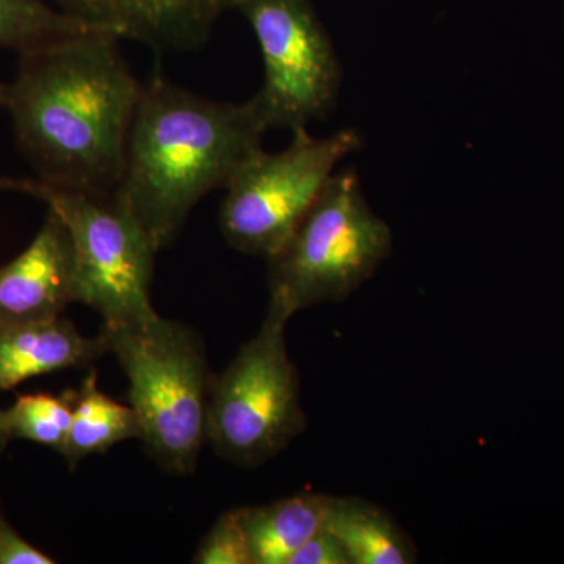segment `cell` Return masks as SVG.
Returning <instances> with one entry per match:
<instances>
[{"label": "cell", "mask_w": 564, "mask_h": 564, "mask_svg": "<svg viewBox=\"0 0 564 564\" xmlns=\"http://www.w3.org/2000/svg\"><path fill=\"white\" fill-rule=\"evenodd\" d=\"M120 40L91 32L20 55L2 107L39 180L77 191H117L143 90Z\"/></svg>", "instance_id": "6da1fadb"}, {"label": "cell", "mask_w": 564, "mask_h": 564, "mask_svg": "<svg viewBox=\"0 0 564 564\" xmlns=\"http://www.w3.org/2000/svg\"><path fill=\"white\" fill-rule=\"evenodd\" d=\"M270 131L254 96L203 98L158 74L143 84L117 195L161 251L207 193L225 188Z\"/></svg>", "instance_id": "7a4b0ae2"}, {"label": "cell", "mask_w": 564, "mask_h": 564, "mask_svg": "<svg viewBox=\"0 0 564 564\" xmlns=\"http://www.w3.org/2000/svg\"><path fill=\"white\" fill-rule=\"evenodd\" d=\"M101 334L128 377L129 404L152 458L169 473L192 474L207 443L212 383L198 334L159 314L102 323Z\"/></svg>", "instance_id": "3957f363"}, {"label": "cell", "mask_w": 564, "mask_h": 564, "mask_svg": "<svg viewBox=\"0 0 564 564\" xmlns=\"http://www.w3.org/2000/svg\"><path fill=\"white\" fill-rule=\"evenodd\" d=\"M392 231L378 217L355 170L336 172L269 262L270 303L291 317L323 303H340L380 270Z\"/></svg>", "instance_id": "277c9868"}, {"label": "cell", "mask_w": 564, "mask_h": 564, "mask_svg": "<svg viewBox=\"0 0 564 564\" xmlns=\"http://www.w3.org/2000/svg\"><path fill=\"white\" fill-rule=\"evenodd\" d=\"M0 191L40 199L68 229L76 258V303L102 323L155 315L151 281L158 248L117 192L77 191L29 177L0 176Z\"/></svg>", "instance_id": "5b68a950"}, {"label": "cell", "mask_w": 564, "mask_h": 564, "mask_svg": "<svg viewBox=\"0 0 564 564\" xmlns=\"http://www.w3.org/2000/svg\"><path fill=\"white\" fill-rule=\"evenodd\" d=\"M291 318L269 303L256 336L212 377L207 443L226 462L261 466L306 430L299 369L285 344Z\"/></svg>", "instance_id": "8992f818"}, {"label": "cell", "mask_w": 564, "mask_h": 564, "mask_svg": "<svg viewBox=\"0 0 564 564\" xmlns=\"http://www.w3.org/2000/svg\"><path fill=\"white\" fill-rule=\"evenodd\" d=\"M281 152H252L226 185L220 226L234 250L272 258L321 196L336 166L358 151L361 133L344 129L315 139L293 131Z\"/></svg>", "instance_id": "52a82bcc"}, {"label": "cell", "mask_w": 564, "mask_h": 564, "mask_svg": "<svg viewBox=\"0 0 564 564\" xmlns=\"http://www.w3.org/2000/svg\"><path fill=\"white\" fill-rule=\"evenodd\" d=\"M262 52L254 96L269 129H304L332 111L343 66L311 0H237Z\"/></svg>", "instance_id": "ba28073f"}, {"label": "cell", "mask_w": 564, "mask_h": 564, "mask_svg": "<svg viewBox=\"0 0 564 564\" xmlns=\"http://www.w3.org/2000/svg\"><path fill=\"white\" fill-rule=\"evenodd\" d=\"M77 20L155 51L198 50L237 0H47Z\"/></svg>", "instance_id": "9c48e42d"}, {"label": "cell", "mask_w": 564, "mask_h": 564, "mask_svg": "<svg viewBox=\"0 0 564 564\" xmlns=\"http://www.w3.org/2000/svg\"><path fill=\"white\" fill-rule=\"evenodd\" d=\"M70 303H76L73 242L50 210L31 245L0 267V325L54 321Z\"/></svg>", "instance_id": "30bf717a"}, {"label": "cell", "mask_w": 564, "mask_h": 564, "mask_svg": "<svg viewBox=\"0 0 564 564\" xmlns=\"http://www.w3.org/2000/svg\"><path fill=\"white\" fill-rule=\"evenodd\" d=\"M109 352L101 333L85 337L66 318L0 325V391L40 375L90 367Z\"/></svg>", "instance_id": "8fae6325"}, {"label": "cell", "mask_w": 564, "mask_h": 564, "mask_svg": "<svg viewBox=\"0 0 564 564\" xmlns=\"http://www.w3.org/2000/svg\"><path fill=\"white\" fill-rule=\"evenodd\" d=\"M332 496L302 492L259 507L240 508L252 564H288L326 524Z\"/></svg>", "instance_id": "7c38bea8"}, {"label": "cell", "mask_w": 564, "mask_h": 564, "mask_svg": "<svg viewBox=\"0 0 564 564\" xmlns=\"http://www.w3.org/2000/svg\"><path fill=\"white\" fill-rule=\"evenodd\" d=\"M326 529L344 545L351 564H411L417 554L406 533L377 505L333 497Z\"/></svg>", "instance_id": "4fadbf2b"}, {"label": "cell", "mask_w": 564, "mask_h": 564, "mask_svg": "<svg viewBox=\"0 0 564 564\" xmlns=\"http://www.w3.org/2000/svg\"><path fill=\"white\" fill-rule=\"evenodd\" d=\"M141 440L139 417L131 404L118 403L99 389L93 370L82 380L74 399L73 422L62 456L70 469L88 456L106 454L124 441Z\"/></svg>", "instance_id": "5bb4252c"}, {"label": "cell", "mask_w": 564, "mask_h": 564, "mask_svg": "<svg viewBox=\"0 0 564 564\" xmlns=\"http://www.w3.org/2000/svg\"><path fill=\"white\" fill-rule=\"evenodd\" d=\"M99 31L102 29L70 17L47 0H0V50L21 55Z\"/></svg>", "instance_id": "9a60e30c"}, {"label": "cell", "mask_w": 564, "mask_h": 564, "mask_svg": "<svg viewBox=\"0 0 564 564\" xmlns=\"http://www.w3.org/2000/svg\"><path fill=\"white\" fill-rule=\"evenodd\" d=\"M76 389L61 395L28 393L3 410L10 440L32 441L62 454L73 422Z\"/></svg>", "instance_id": "2e32d148"}, {"label": "cell", "mask_w": 564, "mask_h": 564, "mask_svg": "<svg viewBox=\"0 0 564 564\" xmlns=\"http://www.w3.org/2000/svg\"><path fill=\"white\" fill-rule=\"evenodd\" d=\"M196 564H252L250 543L240 508L226 511L215 521L193 555Z\"/></svg>", "instance_id": "e0dca14e"}, {"label": "cell", "mask_w": 564, "mask_h": 564, "mask_svg": "<svg viewBox=\"0 0 564 564\" xmlns=\"http://www.w3.org/2000/svg\"><path fill=\"white\" fill-rule=\"evenodd\" d=\"M288 564H351L347 551L326 525L291 556Z\"/></svg>", "instance_id": "ac0fdd59"}, {"label": "cell", "mask_w": 564, "mask_h": 564, "mask_svg": "<svg viewBox=\"0 0 564 564\" xmlns=\"http://www.w3.org/2000/svg\"><path fill=\"white\" fill-rule=\"evenodd\" d=\"M50 555L28 543L0 511V564H54Z\"/></svg>", "instance_id": "d6986e66"}, {"label": "cell", "mask_w": 564, "mask_h": 564, "mask_svg": "<svg viewBox=\"0 0 564 564\" xmlns=\"http://www.w3.org/2000/svg\"><path fill=\"white\" fill-rule=\"evenodd\" d=\"M10 434L7 432L6 421H3V410H0V455H2L3 448L9 444Z\"/></svg>", "instance_id": "ffe728a7"}, {"label": "cell", "mask_w": 564, "mask_h": 564, "mask_svg": "<svg viewBox=\"0 0 564 564\" xmlns=\"http://www.w3.org/2000/svg\"><path fill=\"white\" fill-rule=\"evenodd\" d=\"M3 88H6V84H2V82H0V107H2L3 102Z\"/></svg>", "instance_id": "44dd1931"}]
</instances>
